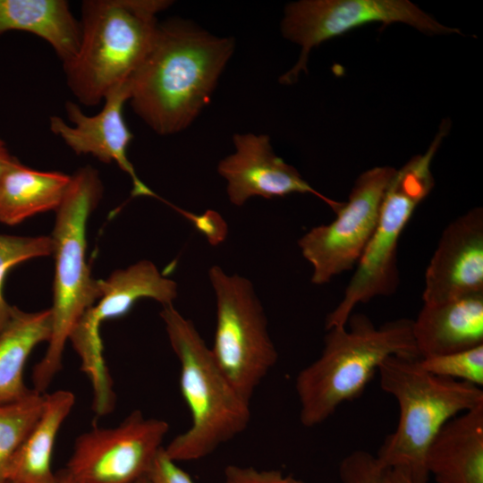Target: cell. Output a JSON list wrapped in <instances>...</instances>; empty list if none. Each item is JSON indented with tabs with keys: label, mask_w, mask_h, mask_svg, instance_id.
Returning <instances> with one entry per match:
<instances>
[{
	"label": "cell",
	"mask_w": 483,
	"mask_h": 483,
	"mask_svg": "<svg viewBox=\"0 0 483 483\" xmlns=\"http://www.w3.org/2000/svg\"><path fill=\"white\" fill-rule=\"evenodd\" d=\"M51 236H19L0 233V332L9 321L13 306L4 295L7 273L15 266L31 258L52 255Z\"/></svg>",
	"instance_id": "obj_23"
},
{
	"label": "cell",
	"mask_w": 483,
	"mask_h": 483,
	"mask_svg": "<svg viewBox=\"0 0 483 483\" xmlns=\"http://www.w3.org/2000/svg\"><path fill=\"white\" fill-rule=\"evenodd\" d=\"M419 363L433 375L479 387L483 386V344L469 350L419 358Z\"/></svg>",
	"instance_id": "obj_24"
},
{
	"label": "cell",
	"mask_w": 483,
	"mask_h": 483,
	"mask_svg": "<svg viewBox=\"0 0 483 483\" xmlns=\"http://www.w3.org/2000/svg\"><path fill=\"white\" fill-rule=\"evenodd\" d=\"M57 476H58V483H77L64 470L57 473Z\"/></svg>",
	"instance_id": "obj_31"
},
{
	"label": "cell",
	"mask_w": 483,
	"mask_h": 483,
	"mask_svg": "<svg viewBox=\"0 0 483 483\" xmlns=\"http://www.w3.org/2000/svg\"><path fill=\"white\" fill-rule=\"evenodd\" d=\"M449 128V121L444 120L427 151L414 156L402 168L396 169L384 195L374 233L341 301L326 316V330L345 326L358 304L396 291L400 282L399 239L417 207L434 187L432 160Z\"/></svg>",
	"instance_id": "obj_7"
},
{
	"label": "cell",
	"mask_w": 483,
	"mask_h": 483,
	"mask_svg": "<svg viewBox=\"0 0 483 483\" xmlns=\"http://www.w3.org/2000/svg\"><path fill=\"white\" fill-rule=\"evenodd\" d=\"M376 455L365 450H355L339 465L342 483H384L386 470Z\"/></svg>",
	"instance_id": "obj_25"
},
{
	"label": "cell",
	"mask_w": 483,
	"mask_h": 483,
	"mask_svg": "<svg viewBox=\"0 0 483 483\" xmlns=\"http://www.w3.org/2000/svg\"><path fill=\"white\" fill-rule=\"evenodd\" d=\"M170 0H84L80 45L63 64L66 84L77 101L95 106L128 83L153 42L157 16Z\"/></svg>",
	"instance_id": "obj_3"
},
{
	"label": "cell",
	"mask_w": 483,
	"mask_h": 483,
	"mask_svg": "<svg viewBox=\"0 0 483 483\" xmlns=\"http://www.w3.org/2000/svg\"><path fill=\"white\" fill-rule=\"evenodd\" d=\"M74 403L75 396L68 390L45 394L41 415L9 465L7 483H58L51 468L54 446Z\"/></svg>",
	"instance_id": "obj_20"
},
{
	"label": "cell",
	"mask_w": 483,
	"mask_h": 483,
	"mask_svg": "<svg viewBox=\"0 0 483 483\" xmlns=\"http://www.w3.org/2000/svg\"><path fill=\"white\" fill-rule=\"evenodd\" d=\"M426 467L436 483H483V404L443 426L428 446Z\"/></svg>",
	"instance_id": "obj_17"
},
{
	"label": "cell",
	"mask_w": 483,
	"mask_h": 483,
	"mask_svg": "<svg viewBox=\"0 0 483 483\" xmlns=\"http://www.w3.org/2000/svg\"><path fill=\"white\" fill-rule=\"evenodd\" d=\"M12 30L47 42L63 64L74 57L80 45V22L65 0H0V35Z\"/></svg>",
	"instance_id": "obj_18"
},
{
	"label": "cell",
	"mask_w": 483,
	"mask_h": 483,
	"mask_svg": "<svg viewBox=\"0 0 483 483\" xmlns=\"http://www.w3.org/2000/svg\"><path fill=\"white\" fill-rule=\"evenodd\" d=\"M176 210L190 219L212 244H216L225 238L226 226L221 216L215 211H207L202 215H195L178 208Z\"/></svg>",
	"instance_id": "obj_28"
},
{
	"label": "cell",
	"mask_w": 483,
	"mask_h": 483,
	"mask_svg": "<svg viewBox=\"0 0 483 483\" xmlns=\"http://www.w3.org/2000/svg\"><path fill=\"white\" fill-rule=\"evenodd\" d=\"M160 317L180 363V388L191 425L164 447L174 462L201 460L242 433L251 419L250 402L233 387L214 360L195 325L174 305Z\"/></svg>",
	"instance_id": "obj_4"
},
{
	"label": "cell",
	"mask_w": 483,
	"mask_h": 483,
	"mask_svg": "<svg viewBox=\"0 0 483 483\" xmlns=\"http://www.w3.org/2000/svg\"><path fill=\"white\" fill-rule=\"evenodd\" d=\"M384 483H413L410 477L401 470L387 469Z\"/></svg>",
	"instance_id": "obj_30"
},
{
	"label": "cell",
	"mask_w": 483,
	"mask_h": 483,
	"mask_svg": "<svg viewBox=\"0 0 483 483\" xmlns=\"http://www.w3.org/2000/svg\"><path fill=\"white\" fill-rule=\"evenodd\" d=\"M377 372L381 388L398 404L399 419L376 457L384 469L401 470L413 483H427L430 443L451 419L483 404V390L426 371L419 358L391 356Z\"/></svg>",
	"instance_id": "obj_5"
},
{
	"label": "cell",
	"mask_w": 483,
	"mask_h": 483,
	"mask_svg": "<svg viewBox=\"0 0 483 483\" xmlns=\"http://www.w3.org/2000/svg\"><path fill=\"white\" fill-rule=\"evenodd\" d=\"M168 430L165 420L133 411L115 427L79 436L63 470L77 483H133L147 476Z\"/></svg>",
	"instance_id": "obj_11"
},
{
	"label": "cell",
	"mask_w": 483,
	"mask_h": 483,
	"mask_svg": "<svg viewBox=\"0 0 483 483\" xmlns=\"http://www.w3.org/2000/svg\"><path fill=\"white\" fill-rule=\"evenodd\" d=\"M234 48L233 38L213 35L188 20L159 22L129 81L133 112L158 135L185 130L209 103Z\"/></svg>",
	"instance_id": "obj_1"
},
{
	"label": "cell",
	"mask_w": 483,
	"mask_h": 483,
	"mask_svg": "<svg viewBox=\"0 0 483 483\" xmlns=\"http://www.w3.org/2000/svg\"><path fill=\"white\" fill-rule=\"evenodd\" d=\"M103 195L98 172L83 166L71 175L64 198L55 210L51 235L55 258L52 333L47 352L34 366V390L44 393L62 369L66 342L82 315L100 296L99 280L92 277L86 259V229Z\"/></svg>",
	"instance_id": "obj_6"
},
{
	"label": "cell",
	"mask_w": 483,
	"mask_h": 483,
	"mask_svg": "<svg viewBox=\"0 0 483 483\" xmlns=\"http://www.w3.org/2000/svg\"><path fill=\"white\" fill-rule=\"evenodd\" d=\"M395 172L391 166H377L360 174L348 200L335 212V219L312 227L299 239L301 252L312 267L314 284H326L356 267L374 233Z\"/></svg>",
	"instance_id": "obj_10"
},
{
	"label": "cell",
	"mask_w": 483,
	"mask_h": 483,
	"mask_svg": "<svg viewBox=\"0 0 483 483\" xmlns=\"http://www.w3.org/2000/svg\"><path fill=\"white\" fill-rule=\"evenodd\" d=\"M45 394L32 390L18 401L0 404V483H7L9 465L41 415Z\"/></svg>",
	"instance_id": "obj_22"
},
{
	"label": "cell",
	"mask_w": 483,
	"mask_h": 483,
	"mask_svg": "<svg viewBox=\"0 0 483 483\" xmlns=\"http://www.w3.org/2000/svg\"><path fill=\"white\" fill-rule=\"evenodd\" d=\"M233 142L234 151L219 161L217 172L226 182L233 206L242 207L254 197L274 199L292 193L313 194L335 213L343 204L311 187L295 167L275 153L268 135L235 133Z\"/></svg>",
	"instance_id": "obj_12"
},
{
	"label": "cell",
	"mask_w": 483,
	"mask_h": 483,
	"mask_svg": "<svg viewBox=\"0 0 483 483\" xmlns=\"http://www.w3.org/2000/svg\"><path fill=\"white\" fill-rule=\"evenodd\" d=\"M99 292L98 300L74 326L83 334L100 335L104 321L126 315L141 299H152L162 306L174 305L178 284L164 275L153 262L140 260L99 280Z\"/></svg>",
	"instance_id": "obj_16"
},
{
	"label": "cell",
	"mask_w": 483,
	"mask_h": 483,
	"mask_svg": "<svg viewBox=\"0 0 483 483\" xmlns=\"http://www.w3.org/2000/svg\"><path fill=\"white\" fill-rule=\"evenodd\" d=\"M412 335L420 358L483 344V292L423 303L412 320Z\"/></svg>",
	"instance_id": "obj_15"
},
{
	"label": "cell",
	"mask_w": 483,
	"mask_h": 483,
	"mask_svg": "<svg viewBox=\"0 0 483 483\" xmlns=\"http://www.w3.org/2000/svg\"><path fill=\"white\" fill-rule=\"evenodd\" d=\"M129 82L111 92L103 101L102 109L94 115L83 113L78 103L65 102V113L70 123L53 115L49 129L76 155H91L103 163H115L132 182L133 197L147 196L159 199L138 176L127 156L133 135L123 114L129 100Z\"/></svg>",
	"instance_id": "obj_13"
},
{
	"label": "cell",
	"mask_w": 483,
	"mask_h": 483,
	"mask_svg": "<svg viewBox=\"0 0 483 483\" xmlns=\"http://www.w3.org/2000/svg\"><path fill=\"white\" fill-rule=\"evenodd\" d=\"M208 278L216 308L210 351L233 387L250 402L278 360L264 307L248 278L219 266L210 267Z\"/></svg>",
	"instance_id": "obj_8"
},
{
	"label": "cell",
	"mask_w": 483,
	"mask_h": 483,
	"mask_svg": "<svg viewBox=\"0 0 483 483\" xmlns=\"http://www.w3.org/2000/svg\"><path fill=\"white\" fill-rule=\"evenodd\" d=\"M221 483H305L280 470H259L252 466L228 465Z\"/></svg>",
	"instance_id": "obj_26"
},
{
	"label": "cell",
	"mask_w": 483,
	"mask_h": 483,
	"mask_svg": "<svg viewBox=\"0 0 483 483\" xmlns=\"http://www.w3.org/2000/svg\"><path fill=\"white\" fill-rule=\"evenodd\" d=\"M14 159L15 157L11 155L4 140L0 137V181Z\"/></svg>",
	"instance_id": "obj_29"
},
{
	"label": "cell",
	"mask_w": 483,
	"mask_h": 483,
	"mask_svg": "<svg viewBox=\"0 0 483 483\" xmlns=\"http://www.w3.org/2000/svg\"><path fill=\"white\" fill-rule=\"evenodd\" d=\"M133 483H149V481L148 480L147 477H145V478H142V479H139V480H137V481H135Z\"/></svg>",
	"instance_id": "obj_32"
},
{
	"label": "cell",
	"mask_w": 483,
	"mask_h": 483,
	"mask_svg": "<svg viewBox=\"0 0 483 483\" xmlns=\"http://www.w3.org/2000/svg\"><path fill=\"white\" fill-rule=\"evenodd\" d=\"M483 292V209L476 207L443 231L425 273L423 303Z\"/></svg>",
	"instance_id": "obj_14"
},
{
	"label": "cell",
	"mask_w": 483,
	"mask_h": 483,
	"mask_svg": "<svg viewBox=\"0 0 483 483\" xmlns=\"http://www.w3.org/2000/svg\"><path fill=\"white\" fill-rule=\"evenodd\" d=\"M146 477L149 483H195L178 462L165 453L164 447L157 454Z\"/></svg>",
	"instance_id": "obj_27"
},
{
	"label": "cell",
	"mask_w": 483,
	"mask_h": 483,
	"mask_svg": "<svg viewBox=\"0 0 483 483\" xmlns=\"http://www.w3.org/2000/svg\"><path fill=\"white\" fill-rule=\"evenodd\" d=\"M71 182V175L39 171L16 157L0 181V223L15 225L37 214L56 210Z\"/></svg>",
	"instance_id": "obj_19"
},
{
	"label": "cell",
	"mask_w": 483,
	"mask_h": 483,
	"mask_svg": "<svg viewBox=\"0 0 483 483\" xmlns=\"http://www.w3.org/2000/svg\"><path fill=\"white\" fill-rule=\"evenodd\" d=\"M391 356L420 358L411 319L376 326L366 315L352 313L345 326L327 329L320 355L295 379L301 423L312 428L325 422L343 402L360 396Z\"/></svg>",
	"instance_id": "obj_2"
},
{
	"label": "cell",
	"mask_w": 483,
	"mask_h": 483,
	"mask_svg": "<svg viewBox=\"0 0 483 483\" xmlns=\"http://www.w3.org/2000/svg\"><path fill=\"white\" fill-rule=\"evenodd\" d=\"M50 309L29 312L13 306L12 316L0 332V404L26 397L33 389L24 383L23 372L35 347L50 340Z\"/></svg>",
	"instance_id": "obj_21"
},
{
	"label": "cell",
	"mask_w": 483,
	"mask_h": 483,
	"mask_svg": "<svg viewBox=\"0 0 483 483\" xmlns=\"http://www.w3.org/2000/svg\"><path fill=\"white\" fill-rule=\"evenodd\" d=\"M373 22L404 23L428 35L461 31L444 25L408 0H300L288 4L281 21L284 38L301 47L296 64L279 79L295 83L307 72L309 55L321 43Z\"/></svg>",
	"instance_id": "obj_9"
}]
</instances>
